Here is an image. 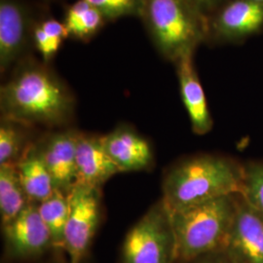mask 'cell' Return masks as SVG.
<instances>
[{"label":"cell","instance_id":"7a4b0ae2","mask_svg":"<svg viewBox=\"0 0 263 263\" xmlns=\"http://www.w3.org/2000/svg\"><path fill=\"white\" fill-rule=\"evenodd\" d=\"M244 164L216 154H199L181 160L166 173L162 201L171 213L227 195L241 194Z\"/></svg>","mask_w":263,"mask_h":263},{"label":"cell","instance_id":"9a60e30c","mask_svg":"<svg viewBox=\"0 0 263 263\" xmlns=\"http://www.w3.org/2000/svg\"><path fill=\"white\" fill-rule=\"evenodd\" d=\"M16 167L30 204L38 205L54 195L57 190L54 180L34 145H28L23 157L16 163Z\"/></svg>","mask_w":263,"mask_h":263},{"label":"cell","instance_id":"ac0fdd59","mask_svg":"<svg viewBox=\"0 0 263 263\" xmlns=\"http://www.w3.org/2000/svg\"><path fill=\"white\" fill-rule=\"evenodd\" d=\"M37 207L52 238L53 250L64 252V237L69 209L67 195L56 190L52 197L38 204Z\"/></svg>","mask_w":263,"mask_h":263},{"label":"cell","instance_id":"7c38bea8","mask_svg":"<svg viewBox=\"0 0 263 263\" xmlns=\"http://www.w3.org/2000/svg\"><path fill=\"white\" fill-rule=\"evenodd\" d=\"M76 184L97 189L120 173L105 151L102 137L82 133H79L76 143Z\"/></svg>","mask_w":263,"mask_h":263},{"label":"cell","instance_id":"e0dca14e","mask_svg":"<svg viewBox=\"0 0 263 263\" xmlns=\"http://www.w3.org/2000/svg\"><path fill=\"white\" fill-rule=\"evenodd\" d=\"M100 10L85 0H77L67 7L64 24L68 36L86 41L95 36L105 23Z\"/></svg>","mask_w":263,"mask_h":263},{"label":"cell","instance_id":"5b68a950","mask_svg":"<svg viewBox=\"0 0 263 263\" xmlns=\"http://www.w3.org/2000/svg\"><path fill=\"white\" fill-rule=\"evenodd\" d=\"M172 215L162 199L145 213L125 237L122 263H176Z\"/></svg>","mask_w":263,"mask_h":263},{"label":"cell","instance_id":"8fae6325","mask_svg":"<svg viewBox=\"0 0 263 263\" xmlns=\"http://www.w3.org/2000/svg\"><path fill=\"white\" fill-rule=\"evenodd\" d=\"M32 28L27 7L19 0H0V69L5 72L25 53Z\"/></svg>","mask_w":263,"mask_h":263},{"label":"cell","instance_id":"7402d4cb","mask_svg":"<svg viewBox=\"0 0 263 263\" xmlns=\"http://www.w3.org/2000/svg\"><path fill=\"white\" fill-rule=\"evenodd\" d=\"M100 10L106 21L141 16L144 0H85Z\"/></svg>","mask_w":263,"mask_h":263},{"label":"cell","instance_id":"4fadbf2b","mask_svg":"<svg viewBox=\"0 0 263 263\" xmlns=\"http://www.w3.org/2000/svg\"><path fill=\"white\" fill-rule=\"evenodd\" d=\"M193 53L180 57L175 63L180 95L194 134L203 136L213 129L214 122L193 61Z\"/></svg>","mask_w":263,"mask_h":263},{"label":"cell","instance_id":"6da1fadb","mask_svg":"<svg viewBox=\"0 0 263 263\" xmlns=\"http://www.w3.org/2000/svg\"><path fill=\"white\" fill-rule=\"evenodd\" d=\"M76 100L68 87L49 67L24 63L0 89L2 119L24 126H61L73 115Z\"/></svg>","mask_w":263,"mask_h":263},{"label":"cell","instance_id":"ffe728a7","mask_svg":"<svg viewBox=\"0 0 263 263\" xmlns=\"http://www.w3.org/2000/svg\"><path fill=\"white\" fill-rule=\"evenodd\" d=\"M24 126L2 119L0 125V166L16 164L28 149L27 133Z\"/></svg>","mask_w":263,"mask_h":263},{"label":"cell","instance_id":"cb8c5ba5","mask_svg":"<svg viewBox=\"0 0 263 263\" xmlns=\"http://www.w3.org/2000/svg\"><path fill=\"white\" fill-rule=\"evenodd\" d=\"M186 263H233L224 252L208 254Z\"/></svg>","mask_w":263,"mask_h":263},{"label":"cell","instance_id":"277c9868","mask_svg":"<svg viewBox=\"0 0 263 263\" xmlns=\"http://www.w3.org/2000/svg\"><path fill=\"white\" fill-rule=\"evenodd\" d=\"M141 17L160 54L173 63L209 37V19L188 0H144Z\"/></svg>","mask_w":263,"mask_h":263},{"label":"cell","instance_id":"603a6c76","mask_svg":"<svg viewBox=\"0 0 263 263\" xmlns=\"http://www.w3.org/2000/svg\"><path fill=\"white\" fill-rule=\"evenodd\" d=\"M198 11H200L208 19L214 15L226 0H188Z\"/></svg>","mask_w":263,"mask_h":263},{"label":"cell","instance_id":"d6986e66","mask_svg":"<svg viewBox=\"0 0 263 263\" xmlns=\"http://www.w3.org/2000/svg\"><path fill=\"white\" fill-rule=\"evenodd\" d=\"M68 37L65 24L53 18L43 20L38 23L32 28L31 33L35 48L45 64L53 60L63 42Z\"/></svg>","mask_w":263,"mask_h":263},{"label":"cell","instance_id":"30bf717a","mask_svg":"<svg viewBox=\"0 0 263 263\" xmlns=\"http://www.w3.org/2000/svg\"><path fill=\"white\" fill-rule=\"evenodd\" d=\"M224 253L233 263H263V216L242 195Z\"/></svg>","mask_w":263,"mask_h":263},{"label":"cell","instance_id":"52a82bcc","mask_svg":"<svg viewBox=\"0 0 263 263\" xmlns=\"http://www.w3.org/2000/svg\"><path fill=\"white\" fill-rule=\"evenodd\" d=\"M2 227L5 252L11 259H35L53 249L50 232L35 204H28L14 220Z\"/></svg>","mask_w":263,"mask_h":263},{"label":"cell","instance_id":"8992f818","mask_svg":"<svg viewBox=\"0 0 263 263\" xmlns=\"http://www.w3.org/2000/svg\"><path fill=\"white\" fill-rule=\"evenodd\" d=\"M67 197L69 209L64 252L68 263H83L101 221L100 189L76 184Z\"/></svg>","mask_w":263,"mask_h":263},{"label":"cell","instance_id":"2e32d148","mask_svg":"<svg viewBox=\"0 0 263 263\" xmlns=\"http://www.w3.org/2000/svg\"><path fill=\"white\" fill-rule=\"evenodd\" d=\"M30 204L20 179L16 164L0 166V216L2 226L14 220Z\"/></svg>","mask_w":263,"mask_h":263},{"label":"cell","instance_id":"5bb4252c","mask_svg":"<svg viewBox=\"0 0 263 263\" xmlns=\"http://www.w3.org/2000/svg\"><path fill=\"white\" fill-rule=\"evenodd\" d=\"M104 148L120 173L148 168L153 161L151 144L131 128L120 126L102 137Z\"/></svg>","mask_w":263,"mask_h":263},{"label":"cell","instance_id":"d4e9b609","mask_svg":"<svg viewBox=\"0 0 263 263\" xmlns=\"http://www.w3.org/2000/svg\"><path fill=\"white\" fill-rule=\"evenodd\" d=\"M253 1H256V2H261V3H263V0H253Z\"/></svg>","mask_w":263,"mask_h":263},{"label":"cell","instance_id":"3957f363","mask_svg":"<svg viewBox=\"0 0 263 263\" xmlns=\"http://www.w3.org/2000/svg\"><path fill=\"white\" fill-rule=\"evenodd\" d=\"M241 194L227 195L171 213L176 240V263L224 252Z\"/></svg>","mask_w":263,"mask_h":263},{"label":"cell","instance_id":"9c48e42d","mask_svg":"<svg viewBox=\"0 0 263 263\" xmlns=\"http://www.w3.org/2000/svg\"><path fill=\"white\" fill-rule=\"evenodd\" d=\"M79 132L66 130L53 133L34 144L40 159L46 166L57 190L68 194L77 183L76 143Z\"/></svg>","mask_w":263,"mask_h":263},{"label":"cell","instance_id":"44dd1931","mask_svg":"<svg viewBox=\"0 0 263 263\" xmlns=\"http://www.w3.org/2000/svg\"><path fill=\"white\" fill-rule=\"evenodd\" d=\"M244 188L242 196L246 202L263 216V160L244 163Z\"/></svg>","mask_w":263,"mask_h":263},{"label":"cell","instance_id":"ba28073f","mask_svg":"<svg viewBox=\"0 0 263 263\" xmlns=\"http://www.w3.org/2000/svg\"><path fill=\"white\" fill-rule=\"evenodd\" d=\"M263 28V3L226 0L209 20V37L220 43H237Z\"/></svg>","mask_w":263,"mask_h":263}]
</instances>
